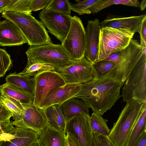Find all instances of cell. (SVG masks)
Returning <instances> with one entry per match:
<instances>
[{
  "instance_id": "5b68a950",
  "label": "cell",
  "mask_w": 146,
  "mask_h": 146,
  "mask_svg": "<svg viewBox=\"0 0 146 146\" xmlns=\"http://www.w3.org/2000/svg\"><path fill=\"white\" fill-rule=\"evenodd\" d=\"M146 47L129 73L122 88L124 102L135 100L146 102Z\"/></svg>"
},
{
  "instance_id": "44dd1931",
  "label": "cell",
  "mask_w": 146,
  "mask_h": 146,
  "mask_svg": "<svg viewBox=\"0 0 146 146\" xmlns=\"http://www.w3.org/2000/svg\"><path fill=\"white\" fill-rule=\"evenodd\" d=\"M1 95L9 96L25 104L34 103V95L21 88L6 82L0 86Z\"/></svg>"
},
{
  "instance_id": "4316f807",
  "label": "cell",
  "mask_w": 146,
  "mask_h": 146,
  "mask_svg": "<svg viewBox=\"0 0 146 146\" xmlns=\"http://www.w3.org/2000/svg\"><path fill=\"white\" fill-rule=\"evenodd\" d=\"M92 64L97 73L98 78L110 76H112L113 78L115 74L114 62L103 59L98 60Z\"/></svg>"
},
{
  "instance_id": "7bdbcfd3",
  "label": "cell",
  "mask_w": 146,
  "mask_h": 146,
  "mask_svg": "<svg viewBox=\"0 0 146 146\" xmlns=\"http://www.w3.org/2000/svg\"><path fill=\"white\" fill-rule=\"evenodd\" d=\"M139 7L141 11L143 10L146 7V0H142L140 3Z\"/></svg>"
},
{
  "instance_id": "f1b7e54d",
  "label": "cell",
  "mask_w": 146,
  "mask_h": 146,
  "mask_svg": "<svg viewBox=\"0 0 146 146\" xmlns=\"http://www.w3.org/2000/svg\"><path fill=\"white\" fill-rule=\"evenodd\" d=\"M33 0H10L8 3L2 9V12L12 11L31 13V5Z\"/></svg>"
},
{
  "instance_id": "74e56055",
  "label": "cell",
  "mask_w": 146,
  "mask_h": 146,
  "mask_svg": "<svg viewBox=\"0 0 146 146\" xmlns=\"http://www.w3.org/2000/svg\"><path fill=\"white\" fill-rule=\"evenodd\" d=\"M12 117L11 113L0 102V120L1 121L10 120Z\"/></svg>"
},
{
  "instance_id": "ee69618b",
  "label": "cell",
  "mask_w": 146,
  "mask_h": 146,
  "mask_svg": "<svg viewBox=\"0 0 146 146\" xmlns=\"http://www.w3.org/2000/svg\"><path fill=\"white\" fill-rule=\"evenodd\" d=\"M29 146H43L39 140L38 138Z\"/></svg>"
},
{
  "instance_id": "7402d4cb",
  "label": "cell",
  "mask_w": 146,
  "mask_h": 146,
  "mask_svg": "<svg viewBox=\"0 0 146 146\" xmlns=\"http://www.w3.org/2000/svg\"><path fill=\"white\" fill-rule=\"evenodd\" d=\"M48 123L59 130L64 132L66 121L62 113L61 105L55 104L44 109Z\"/></svg>"
},
{
  "instance_id": "60d3db41",
  "label": "cell",
  "mask_w": 146,
  "mask_h": 146,
  "mask_svg": "<svg viewBox=\"0 0 146 146\" xmlns=\"http://www.w3.org/2000/svg\"><path fill=\"white\" fill-rule=\"evenodd\" d=\"M135 146H146V132L142 135Z\"/></svg>"
},
{
  "instance_id": "52a82bcc",
  "label": "cell",
  "mask_w": 146,
  "mask_h": 146,
  "mask_svg": "<svg viewBox=\"0 0 146 146\" xmlns=\"http://www.w3.org/2000/svg\"><path fill=\"white\" fill-rule=\"evenodd\" d=\"M71 24L67 36L61 44L74 60L84 56L86 46L85 30L80 19L70 16Z\"/></svg>"
},
{
  "instance_id": "7c38bea8",
  "label": "cell",
  "mask_w": 146,
  "mask_h": 146,
  "mask_svg": "<svg viewBox=\"0 0 146 146\" xmlns=\"http://www.w3.org/2000/svg\"><path fill=\"white\" fill-rule=\"evenodd\" d=\"M33 78L35 81L34 104L38 107L52 90L66 84L60 73L56 71H43Z\"/></svg>"
},
{
  "instance_id": "c3c4849f",
  "label": "cell",
  "mask_w": 146,
  "mask_h": 146,
  "mask_svg": "<svg viewBox=\"0 0 146 146\" xmlns=\"http://www.w3.org/2000/svg\"></svg>"
},
{
  "instance_id": "d590c367",
  "label": "cell",
  "mask_w": 146,
  "mask_h": 146,
  "mask_svg": "<svg viewBox=\"0 0 146 146\" xmlns=\"http://www.w3.org/2000/svg\"><path fill=\"white\" fill-rule=\"evenodd\" d=\"M52 0H33L31 5L32 11H35L45 8Z\"/></svg>"
},
{
  "instance_id": "83f0119b",
  "label": "cell",
  "mask_w": 146,
  "mask_h": 146,
  "mask_svg": "<svg viewBox=\"0 0 146 146\" xmlns=\"http://www.w3.org/2000/svg\"><path fill=\"white\" fill-rule=\"evenodd\" d=\"M140 3L137 0H100L88 10L91 13L94 14L113 5H123L137 7Z\"/></svg>"
},
{
  "instance_id": "1f68e13d",
  "label": "cell",
  "mask_w": 146,
  "mask_h": 146,
  "mask_svg": "<svg viewBox=\"0 0 146 146\" xmlns=\"http://www.w3.org/2000/svg\"><path fill=\"white\" fill-rule=\"evenodd\" d=\"M100 0H86L79 1L76 3H71V9L79 15L89 14L91 13L88 10L91 7L98 3Z\"/></svg>"
},
{
  "instance_id": "f35d334b",
  "label": "cell",
  "mask_w": 146,
  "mask_h": 146,
  "mask_svg": "<svg viewBox=\"0 0 146 146\" xmlns=\"http://www.w3.org/2000/svg\"><path fill=\"white\" fill-rule=\"evenodd\" d=\"M123 50L112 53L104 59L113 62L116 64L119 61L122 56Z\"/></svg>"
},
{
  "instance_id": "2e32d148",
  "label": "cell",
  "mask_w": 146,
  "mask_h": 146,
  "mask_svg": "<svg viewBox=\"0 0 146 146\" xmlns=\"http://www.w3.org/2000/svg\"><path fill=\"white\" fill-rule=\"evenodd\" d=\"M146 14L128 17L114 15L108 16L99 25L101 28L110 27L114 29H126L135 33H139L142 23Z\"/></svg>"
},
{
  "instance_id": "ffe728a7",
  "label": "cell",
  "mask_w": 146,
  "mask_h": 146,
  "mask_svg": "<svg viewBox=\"0 0 146 146\" xmlns=\"http://www.w3.org/2000/svg\"><path fill=\"white\" fill-rule=\"evenodd\" d=\"M61 109L66 121L80 115H89L90 108L81 99L72 98L61 104Z\"/></svg>"
},
{
  "instance_id": "6da1fadb",
  "label": "cell",
  "mask_w": 146,
  "mask_h": 146,
  "mask_svg": "<svg viewBox=\"0 0 146 146\" xmlns=\"http://www.w3.org/2000/svg\"><path fill=\"white\" fill-rule=\"evenodd\" d=\"M123 86L111 76L95 79L82 84L80 91L73 98L82 99L93 112L102 115L121 97Z\"/></svg>"
},
{
  "instance_id": "ab89813d",
  "label": "cell",
  "mask_w": 146,
  "mask_h": 146,
  "mask_svg": "<svg viewBox=\"0 0 146 146\" xmlns=\"http://www.w3.org/2000/svg\"><path fill=\"white\" fill-rule=\"evenodd\" d=\"M67 146H79L74 138L69 133L65 134Z\"/></svg>"
},
{
  "instance_id": "f546056e",
  "label": "cell",
  "mask_w": 146,
  "mask_h": 146,
  "mask_svg": "<svg viewBox=\"0 0 146 146\" xmlns=\"http://www.w3.org/2000/svg\"><path fill=\"white\" fill-rule=\"evenodd\" d=\"M47 70L56 71L55 68L50 65L38 63H32L27 62L23 70L18 74L20 75L29 77H34L40 72Z\"/></svg>"
},
{
  "instance_id": "ac0fdd59",
  "label": "cell",
  "mask_w": 146,
  "mask_h": 146,
  "mask_svg": "<svg viewBox=\"0 0 146 146\" xmlns=\"http://www.w3.org/2000/svg\"><path fill=\"white\" fill-rule=\"evenodd\" d=\"M16 127L12 138L0 141V146H29L38 138L39 135L27 129Z\"/></svg>"
},
{
  "instance_id": "b9f144b4",
  "label": "cell",
  "mask_w": 146,
  "mask_h": 146,
  "mask_svg": "<svg viewBox=\"0 0 146 146\" xmlns=\"http://www.w3.org/2000/svg\"><path fill=\"white\" fill-rule=\"evenodd\" d=\"M9 1L10 0H0V10L2 11V9L8 3Z\"/></svg>"
},
{
  "instance_id": "e575fe53",
  "label": "cell",
  "mask_w": 146,
  "mask_h": 146,
  "mask_svg": "<svg viewBox=\"0 0 146 146\" xmlns=\"http://www.w3.org/2000/svg\"><path fill=\"white\" fill-rule=\"evenodd\" d=\"M92 133L98 146H115L108 137L96 132Z\"/></svg>"
},
{
  "instance_id": "5bb4252c",
  "label": "cell",
  "mask_w": 146,
  "mask_h": 146,
  "mask_svg": "<svg viewBox=\"0 0 146 146\" xmlns=\"http://www.w3.org/2000/svg\"><path fill=\"white\" fill-rule=\"evenodd\" d=\"M99 19L88 21L85 30L86 46L84 57L93 64L98 60L99 37L101 28Z\"/></svg>"
},
{
  "instance_id": "d6a6232c",
  "label": "cell",
  "mask_w": 146,
  "mask_h": 146,
  "mask_svg": "<svg viewBox=\"0 0 146 146\" xmlns=\"http://www.w3.org/2000/svg\"><path fill=\"white\" fill-rule=\"evenodd\" d=\"M12 65L10 55L5 50L0 48V77L5 75Z\"/></svg>"
},
{
  "instance_id": "8992f818",
  "label": "cell",
  "mask_w": 146,
  "mask_h": 146,
  "mask_svg": "<svg viewBox=\"0 0 146 146\" xmlns=\"http://www.w3.org/2000/svg\"><path fill=\"white\" fill-rule=\"evenodd\" d=\"M134 34L126 29L107 27L101 28L97 61L104 59L112 53L124 49L129 44Z\"/></svg>"
},
{
  "instance_id": "8d00e7d4",
  "label": "cell",
  "mask_w": 146,
  "mask_h": 146,
  "mask_svg": "<svg viewBox=\"0 0 146 146\" xmlns=\"http://www.w3.org/2000/svg\"><path fill=\"white\" fill-rule=\"evenodd\" d=\"M139 33L140 38L139 44L143 47H146V17L142 23Z\"/></svg>"
},
{
  "instance_id": "cb8c5ba5",
  "label": "cell",
  "mask_w": 146,
  "mask_h": 146,
  "mask_svg": "<svg viewBox=\"0 0 146 146\" xmlns=\"http://www.w3.org/2000/svg\"><path fill=\"white\" fill-rule=\"evenodd\" d=\"M0 102L11 113L14 120L18 118L24 111L25 104L9 96L0 95Z\"/></svg>"
},
{
  "instance_id": "3957f363",
  "label": "cell",
  "mask_w": 146,
  "mask_h": 146,
  "mask_svg": "<svg viewBox=\"0 0 146 146\" xmlns=\"http://www.w3.org/2000/svg\"><path fill=\"white\" fill-rule=\"evenodd\" d=\"M31 14L8 11L2 12V15L19 28L30 46L52 43L42 22L36 20Z\"/></svg>"
},
{
  "instance_id": "d6986e66",
  "label": "cell",
  "mask_w": 146,
  "mask_h": 146,
  "mask_svg": "<svg viewBox=\"0 0 146 146\" xmlns=\"http://www.w3.org/2000/svg\"><path fill=\"white\" fill-rule=\"evenodd\" d=\"M38 139L43 146H67L66 134L49 123Z\"/></svg>"
},
{
  "instance_id": "8fae6325",
  "label": "cell",
  "mask_w": 146,
  "mask_h": 146,
  "mask_svg": "<svg viewBox=\"0 0 146 146\" xmlns=\"http://www.w3.org/2000/svg\"><path fill=\"white\" fill-rule=\"evenodd\" d=\"M70 16L46 8L39 14V17L44 26L61 43L66 38L70 27Z\"/></svg>"
},
{
  "instance_id": "e0dca14e",
  "label": "cell",
  "mask_w": 146,
  "mask_h": 146,
  "mask_svg": "<svg viewBox=\"0 0 146 146\" xmlns=\"http://www.w3.org/2000/svg\"><path fill=\"white\" fill-rule=\"evenodd\" d=\"M27 41L19 28L12 22L5 19L0 21V46L21 45Z\"/></svg>"
},
{
  "instance_id": "836d02e7",
  "label": "cell",
  "mask_w": 146,
  "mask_h": 146,
  "mask_svg": "<svg viewBox=\"0 0 146 146\" xmlns=\"http://www.w3.org/2000/svg\"><path fill=\"white\" fill-rule=\"evenodd\" d=\"M16 127H14L10 120H0V141L11 139L14 135Z\"/></svg>"
},
{
  "instance_id": "4fadbf2b",
  "label": "cell",
  "mask_w": 146,
  "mask_h": 146,
  "mask_svg": "<svg viewBox=\"0 0 146 146\" xmlns=\"http://www.w3.org/2000/svg\"><path fill=\"white\" fill-rule=\"evenodd\" d=\"M90 117V115H80L66 121L64 133H70L79 146H91L92 132Z\"/></svg>"
},
{
  "instance_id": "4dcf8cb0",
  "label": "cell",
  "mask_w": 146,
  "mask_h": 146,
  "mask_svg": "<svg viewBox=\"0 0 146 146\" xmlns=\"http://www.w3.org/2000/svg\"><path fill=\"white\" fill-rule=\"evenodd\" d=\"M71 3L68 0H52L45 8L71 16Z\"/></svg>"
},
{
  "instance_id": "ba28073f",
  "label": "cell",
  "mask_w": 146,
  "mask_h": 146,
  "mask_svg": "<svg viewBox=\"0 0 146 146\" xmlns=\"http://www.w3.org/2000/svg\"><path fill=\"white\" fill-rule=\"evenodd\" d=\"M144 48L137 40L133 38L131 40L128 45L123 50L121 57L115 64L114 80L123 85L141 57Z\"/></svg>"
},
{
  "instance_id": "7dc6e473",
  "label": "cell",
  "mask_w": 146,
  "mask_h": 146,
  "mask_svg": "<svg viewBox=\"0 0 146 146\" xmlns=\"http://www.w3.org/2000/svg\"></svg>"
},
{
  "instance_id": "30bf717a",
  "label": "cell",
  "mask_w": 146,
  "mask_h": 146,
  "mask_svg": "<svg viewBox=\"0 0 146 146\" xmlns=\"http://www.w3.org/2000/svg\"><path fill=\"white\" fill-rule=\"evenodd\" d=\"M11 123L16 127L30 130L40 135L49 123L44 109L35 106L33 103L25 104L21 115Z\"/></svg>"
},
{
  "instance_id": "603a6c76",
  "label": "cell",
  "mask_w": 146,
  "mask_h": 146,
  "mask_svg": "<svg viewBox=\"0 0 146 146\" xmlns=\"http://www.w3.org/2000/svg\"><path fill=\"white\" fill-rule=\"evenodd\" d=\"M5 81L34 95L35 81L34 78L20 75L15 72L7 76Z\"/></svg>"
},
{
  "instance_id": "d4e9b609",
  "label": "cell",
  "mask_w": 146,
  "mask_h": 146,
  "mask_svg": "<svg viewBox=\"0 0 146 146\" xmlns=\"http://www.w3.org/2000/svg\"><path fill=\"white\" fill-rule=\"evenodd\" d=\"M145 132H146V109L135 125L125 146H135Z\"/></svg>"
},
{
  "instance_id": "7a4b0ae2",
  "label": "cell",
  "mask_w": 146,
  "mask_h": 146,
  "mask_svg": "<svg viewBox=\"0 0 146 146\" xmlns=\"http://www.w3.org/2000/svg\"><path fill=\"white\" fill-rule=\"evenodd\" d=\"M146 109V102L132 100L126 104L108 136L115 146H125L135 125Z\"/></svg>"
},
{
  "instance_id": "277c9868",
  "label": "cell",
  "mask_w": 146,
  "mask_h": 146,
  "mask_svg": "<svg viewBox=\"0 0 146 146\" xmlns=\"http://www.w3.org/2000/svg\"><path fill=\"white\" fill-rule=\"evenodd\" d=\"M26 54L27 62L52 66L59 72L75 60L70 57L61 44H54L52 43L30 46Z\"/></svg>"
},
{
  "instance_id": "9a60e30c",
  "label": "cell",
  "mask_w": 146,
  "mask_h": 146,
  "mask_svg": "<svg viewBox=\"0 0 146 146\" xmlns=\"http://www.w3.org/2000/svg\"><path fill=\"white\" fill-rule=\"evenodd\" d=\"M81 86L82 84L66 83L54 88L47 95L39 108L44 109L52 105H61L76 95Z\"/></svg>"
},
{
  "instance_id": "484cf974",
  "label": "cell",
  "mask_w": 146,
  "mask_h": 146,
  "mask_svg": "<svg viewBox=\"0 0 146 146\" xmlns=\"http://www.w3.org/2000/svg\"><path fill=\"white\" fill-rule=\"evenodd\" d=\"M108 120L102 115L93 112L89 117L90 124L92 131L108 137L110 131L107 124Z\"/></svg>"
},
{
  "instance_id": "9c48e42d",
  "label": "cell",
  "mask_w": 146,
  "mask_h": 146,
  "mask_svg": "<svg viewBox=\"0 0 146 146\" xmlns=\"http://www.w3.org/2000/svg\"><path fill=\"white\" fill-rule=\"evenodd\" d=\"M59 73L66 84H82L98 78L92 64L84 56L74 60Z\"/></svg>"
},
{
  "instance_id": "f6af8a7d",
  "label": "cell",
  "mask_w": 146,
  "mask_h": 146,
  "mask_svg": "<svg viewBox=\"0 0 146 146\" xmlns=\"http://www.w3.org/2000/svg\"><path fill=\"white\" fill-rule=\"evenodd\" d=\"M91 146H98L95 139L92 133Z\"/></svg>"
},
{
  "instance_id": "bcb514c9",
  "label": "cell",
  "mask_w": 146,
  "mask_h": 146,
  "mask_svg": "<svg viewBox=\"0 0 146 146\" xmlns=\"http://www.w3.org/2000/svg\"><path fill=\"white\" fill-rule=\"evenodd\" d=\"M2 11L1 10H0V13H2Z\"/></svg>"
}]
</instances>
